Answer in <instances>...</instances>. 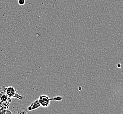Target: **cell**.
Wrapping results in <instances>:
<instances>
[{"label":"cell","instance_id":"cell-1","mask_svg":"<svg viewBox=\"0 0 123 114\" xmlns=\"http://www.w3.org/2000/svg\"><path fill=\"white\" fill-rule=\"evenodd\" d=\"M4 91L5 92L7 96L10 98L12 97L17 98L20 100H22L23 97L21 95L18 94L16 92V89H15L14 87H4Z\"/></svg>","mask_w":123,"mask_h":114},{"label":"cell","instance_id":"cell-2","mask_svg":"<svg viewBox=\"0 0 123 114\" xmlns=\"http://www.w3.org/2000/svg\"><path fill=\"white\" fill-rule=\"evenodd\" d=\"M39 101L41 106L46 108L48 107L50 104V100L48 97L46 95H42L39 97Z\"/></svg>","mask_w":123,"mask_h":114},{"label":"cell","instance_id":"cell-3","mask_svg":"<svg viewBox=\"0 0 123 114\" xmlns=\"http://www.w3.org/2000/svg\"><path fill=\"white\" fill-rule=\"evenodd\" d=\"M40 106H41V105L39 103V100H37L35 101L32 102L31 104L28 107V110L29 111H31L33 110L37 109Z\"/></svg>","mask_w":123,"mask_h":114},{"label":"cell","instance_id":"cell-4","mask_svg":"<svg viewBox=\"0 0 123 114\" xmlns=\"http://www.w3.org/2000/svg\"><path fill=\"white\" fill-rule=\"evenodd\" d=\"M11 99L7 96V95L6 94L5 92H1L0 93V102H9L8 100Z\"/></svg>","mask_w":123,"mask_h":114},{"label":"cell","instance_id":"cell-5","mask_svg":"<svg viewBox=\"0 0 123 114\" xmlns=\"http://www.w3.org/2000/svg\"><path fill=\"white\" fill-rule=\"evenodd\" d=\"M14 114H28V112L26 109L24 108H19L16 110L15 112H13Z\"/></svg>","mask_w":123,"mask_h":114},{"label":"cell","instance_id":"cell-6","mask_svg":"<svg viewBox=\"0 0 123 114\" xmlns=\"http://www.w3.org/2000/svg\"><path fill=\"white\" fill-rule=\"evenodd\" d=\"M62 98L61 96H57V97H54L52 98H50V101H61Z\"/></svg>","mask_w":123,"mask_h":114},{"label":"cell","instance_id":"cell-7","mask_svg":"<svg viewBox=\"0 0 123 114\" xmlns=\"http://www.w3.org/2000/svg\"><path fill=\"white\" fill-rule=\"evenodd\" d=\"M8 114V113H11V114H12V112H11L10 111H8L7 110L5 109V110H3L2 111H1V112H0V114Z\"/></svg>","mask_w":123,"mask_h":114},{"label":"cell","instance_id":"cell-8","mask_svg":"<svg viewBox=\"0 0 123 114\" xmlns=\"http://www.w3.org/2000/svg\"><path fill=\"white\" fill-rule=\"evenodd\" d=\"M18 3L19 5H24L25 4V0H18Z\"/></svg>","mask_w":123,"mask_h":114}]
</instances>
